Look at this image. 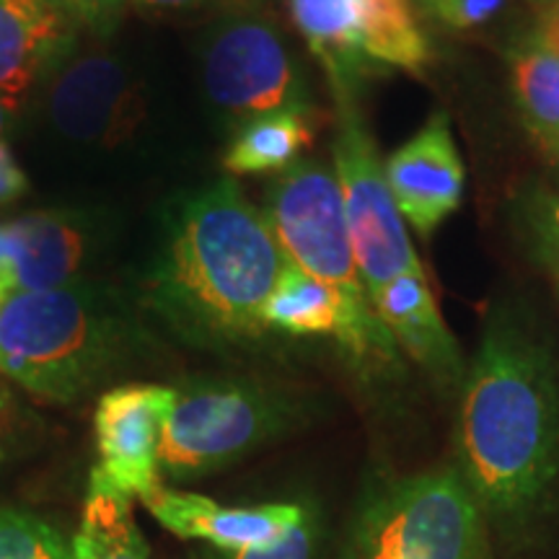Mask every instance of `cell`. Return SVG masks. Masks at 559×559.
<instances>
[{
	"label": "cell",
	"instance_id": "cell-1",
	"mask_svg": "<svg viewBox=\"0 0 559 559\" xmlns=\"http://www.w3.org/2000/svg\"><path fill=\"white\" fill-rule=\"evenodd\" d=\"M459 474L502 539L539 526L559 485V368L519 313L495 311L461 381Z\"/></svg>",
	"mask_w": 559,
	"mask_h": 559
},
{
	"label": "cell",
	"instance_id": "cell-2",
	"mask_svg": "<svg viewBox=\"0 0 559 559\" xmlns=\"http://www.w3.org/2000/svg\"><path fill=\"white\" fill-rule=\"evenodd\" d=\"M283 267L262 207L236 179H218L171 213L145 277V306L192 345H243L267 332L262 311Z\"/></svg>",
	"mask_w": 559,
	"mask_h": 559
},
{
	"label": "cell",
	"instance_id": "cell-3",
	"mask_svg": "<svg viewBox=\"0 0 559 559\" xmlns=\"http://www.w3.org/2000/svg\"><path fill=\"white\" fill-rule=\"evenodd\" d=\"M140 347L122 300L88 280L11 293L0 304V373L39 402L86 400L122 376Z\"/></svg>",
	"mask_w": 559,
	"mask_h": 559
},
{
	"label": "cell",
	"instance_id": "cell-4",
	"mask_svg": "<svg viewBox=\"0 0 559 559\" xmlns=\"http://www.w3.org/2000/svg\"><path fill=\"white\" fill-rule=\"evenodd\" d=\"M283 389L241 376H194L174 383V407L160 443V481L185 485L226 469L298 423Z\"/></svg>",
	"mask_w": 559,
	"mask_h": 559
},
{
	"label": "cell",
	"instance_id": "cell-5",
	"mask_svg": "<svg viewBox=\"0 0 559 559\" xmlns=\"http://www.w3.org/2000/svg\"><path fill=\"white\" fill-rule=\"evenodd\" d=\"M288 5L337 102H358V91L373 79L419 75L430 66L432 47L412 0H288Z\"/></svg>",
	"mask_w": 559,
	"mask_h": 559
},
{
	"label": "cell",
	"instance_id": "cell-6",
	"mask_svg": "<svg viewBox=\"0 0 559 559\" xmlns=\"http://www.w3.org/2000/svg\"><path fill=\"white\" fill-rule=\"evenodd\" d=\"M362 559H485L487 521L459 469L381 487L358 526Z\"/></svg>",
	"mask_w": 559,
	"mask_h": 559
},
{
	"label": "cell",
	"instance_id": "cell-7",
	"mask_svg": "<svg viewBox=\"0 0 559 559\" xmlns=\"http://www.w3.org/2000/svg\"><path fill=\"white\" fill-rule=\"evenodd\" d=\"M202 81L207 99L234 128L275 111H317L288 37L262 11H230L210 24Z\"/></svg>",
	"mask_w": 559,
	"mask_h": 559
},
{
	"label": "cell",
	"instance_id": "cell-8",
	"mask_svg": "<svg viewBox=\"0 0 559 559\" xmlns=\"http://www.w3.org/2000/svg\"><path fill=\"white\" fill-rule=\"evenodd\" d=\"M262 213L285 262L337 290L353 311H373L353 254L334 169L321 160L300 158L272 181Z\"/></svg>",
	"mask_w": 559,
	"mask_h": 559
},
{
	"label": "cell",
	"instance_id": "cell-9",
	"mask_svg": "<svg viewBox=\"0 0 559 559\" xmlns=\"http://www.w3.org/2000/svg\"><path fill=\"white\" fill-rule=\"evenodd\" d=\"M332 156L353 254L366 290L373 293L394 277L423 270L358 102H337Z\"/></svg>",
	"mask_w": 559,
	"mask_h": 559
},
{
	"label": "cell",
	"instance_id": "cell-10",
	"mask_svg": "<svg viewBox=\"0 0 559 559\" xmlns=\"http://www.w3.org/2000/svg\"><path fill=\"white\" fill-rule=\"evenodd\" d=\"M45 107L62 138L111 148L143 122V81L117 55L75 50L47 81Z\"/></svg>",
	"mask_w": 559,
	"mask_h": 559
},
{
	"label": "cell",
	"instance_id": "cell-11",
	"mask_svg": "<svg viewBox=\"0 0 559 559\" xmlns=\"http://www.w3.org/2000/svg\"><path fill=\"white\" fill-rule=\"evenodd\" d=\"M171 407L174 386L164 383H120L96 402V469L135 500L164 485L158 461Z\"/></svg>",
	"mask_w": 559,
	"mask_h": 559
},
{
	"label": "cell",
	"instance_id": "cell-12",
	"mask_svg": "<svg viewBox=\"0 0 559 559\" xmlns=\"http://www.w3.org/2000/svg\"><path fill=\"white\" fill-rule=\"evenodd\" d=\"M389 190L404 223L423 239L436 234L464 200L466 171L445 111H432L428 122L383 160Z\"/></svg>",
	"mask_w": 559,
	"mask_h": 559
},
{
	"label": "cell",
	"instance_id": "cell-13",
	"mask_svg": "<svg viewBox=\"0 0 559 559\" xmlns=\"http://www.w3.org/2000/svg\"><path fill=\"white\" fill-rule=\"evenodd\" d=\"M91 243L94 228L79 210H37L0 221V285L11 296L73 283Z\"/></svg>",
	"mask_w": 559,
	"mask_h": 559
},
{
	"label": "cell",
	"instance_id": "cell-14",
	"mask_svg": "<svg viewBox=\"0 0 559 559\" xmlns=\"http://www.w3.org/2000/svg\"><path fill=\"white\" fill-rule=\"evenodd\" d=\"M140 502L179 539L213 544L221 551H239L275 542L306 515V510L293 502L234 508L166 485L153 487Z\"/></svg>",
	"mask_w": 559,
	"mask_h": 559
},
{
	"label": "cell",
	"instance_id": "cell-15",
	"mask_svg": "<svg viewBox=\"0 0 559 559\" xmlns=\"http://www.w3.org/2000/svg\"><path fill=\"white\" fill-rule=\"evenodd\" d=\"M81 34L60 0H0V94L13 99L50 81Z\"/></svg>",
	"mask_w": 559,
	"mask_h": 559
},
{
	"label": "cell",
	"instance_id": "cell-16",
	"mask_svg": "<svg viewBox=\"0 0 559 559\" xmlns=\"http://www.w3.org/2000/svg\"><path fill=\"white\" fill-rule=\"evenodd\" d=\"M376 317L383 321L391 337L432 381L451 389L461 386L466 366L459 342L440 317L428 277L423 270L394 277L379 290L368 293Z\"/></svg>",
	"mask_w": 559,
	"mask_h": 559
},
{
	"label": "cell",
	"instance_id": "cell-17",
	"mask_svg": "<svg viewBox=\"0 0 559 559\" xmlns=\"http://www.w3.org/2000/svg\"><path fill=\"white\" fill-rule=\"evenodd\" d=\"M317 135V111H275L236 128L223 169L230 177L283 174L298 164Z\"/></svg>",
	"mask_w": 559,
	"mask_h": 559
},
{
	"label": "cell",
	"instance_id": "cell-18",
	"mask_svg": "<svg viewBox=\"0 0 559 559\" xmlns=\"http://www.w3.org/2000/svg\"><path fill=\"white\" fill-rule=\"evenodd\" d=\"M132 500L94 466L81 528L70 536L73 559H148L151 549L132 515Z\"/></svg>",
	"mask_w": 559,
	"mask_h": 559
},
{
	"label": "cell",
	"instance_id": "cell-19",
	"mask_svg": "<svg viewBox=\"0 0 559 559\" xmlns=\"http://www.w3.org/2000/svg\"><path fill=\"white\" fill-rule=\"evenodd\" d=\"M510 88L523 128L559 164V55L526 37L508 55Z\"/></svg>",
	"mask_w": 559,
	"mask_h": 559
},
{
	"label": "cell",
	"instance_id": "cell-20",
	"mask_svg": "<svg viewBox=\"0 0 559 559\" xmlns=\"http://www.w3.org/2000/svg\"><path fill=\"white\" fill-rule=\"evenodd\" d=\"M0 559H73L70 536L52 521L19 508H0Z\"/></svg>",
	"mask_w": 559,
	"mask_h": 559
},
{
	"label": "cell",
	"instance_id": "cell-21",
	"mask_svg": "<svg viewBox=\"0 0 559 559\" xmlns=\"http://www.w3.org/2000/svg\"><path fill=\"white\" fill-rule=\"evenodd\" d=\"M528 230L544 267L559 285V194L539 192L528 202Z\"/></svg>",
	"mask_w": 559,
	"mask_h": 559
},
{
	"label": "cell",
	"instance_id": "cell-22",
	"mask_svg": "<svg viewBox=\"0 0 559 559\" xmlns=\"http://www.w3.org/2000/svg\"><path fill=\"white\" fill-rule=\"evenodd\" d=\"M313 555H317V528H313L311 515L306 513L280 539L262 547L226 551V559H313Z\"/></svg>",
	"mask_w": 559,
	"mask_h": 559
},
{
	"label": "cell",
	"instance_id": "cell-23",
	"mask_svg": "<svg viewBox=\"0 0 559 559\" xmlns=\"http://www.w3.org/2000/svg\"><path fill=\"white\" fill-rule=\"evenodd\" d=\"M29 432L32 423L24 404L19 402L13 383L0 373V469L19 456V451L29 440Z\"/></svg>",
	"mask_w": 559,
	"mask_h": 559
},
{
	"label": "cell",
	"instance_id": "cell-24",
	"mask_svg": "<svg viewBox=\"0 0 559 559\" xmlns=\"http://www.w3.org/2000/svg\"><path fill=\"white\" fill-rule=\"evenodd\" d=\"M502 5H506V0H430V3H425V9L449 29L472 32L498 16Z\"/></svg>",
	"mask_w": 559,
	"mask_h": 559
},
{
	"label": "cell",
	"instance_id": "cell-25",
	"mask_svg": "<svg viewBox=\"0 0 559 559\" xmlns=\"http://www.w3.org/2000/svg\"><path fill=\"white\" fill-rule=\"evenodd\" d=\"M60 3L79 21L83 32L104 39L120 29L124 11L130 9V0H60Z\"/></svg>",
	"mask_w": 559,
	"mask_h": 559
},
{
	"label": "cell",
	"instance_id": "cell-26",
	"mask_svg": "<svg viewBox=\"0 0 559 559\" xmlns=\"http://www.w3.org/2000/svg\"><path fill=\"white\" fill-rule=\"evenodd\" d=\"M26 192H29V179H26L24 169L19 166L9 145L0 140V207L13 205Z\"/></svg>",
	"mask_w": 559,
	"mask_h": 559
},
{
	"label": "cell",
	"instance_id": "cell-27",
	"mask_svg": "<svg viewBox=\"0 0 559 559\" xmlns=\"http://www.w3.org/2000/svg\"><path fill=\"white\" fill-rule=\"evenodd\" d=\"M226 3V0H130L132 9L140 13H153V16H169V13H187L207 9V5Z\"/></svg>",
	"mask_w": 559,
	"mask_h": 559
},
{
	"label": "cell",
	"instance_id": "cell-28",
	"mask_svg": "<svg viewBox=\"0 0 559 559\" xmlns=\"http://www.w3.org/2000/svg\"><path fill=\"white\" fill-rule=\"evenodd\" d=\"M531 37L539 39L544 47H549L551 52L559 55V0L547 5V9H542L539 21H536V29Z\"/></svg>",
	"mask_w": 559,
	"mask_h": 559
},
{
	"label": "cell",
	"instance_id": "cell-29",
	"mask_svg": "<svg viewBox=\"0 0 559 559\" xmlns=\"http://www.w3.org/2000/svg\"><path fill=\"white\" fill-rule=\"evenodd\" d=\"M11 117H13V102L5 99V96L0 94V135H3V132L9 130Z\"/></svg>",
	"mask_w": 559,
	"mask_h": 559
},
{
	"label": "cell",
	"instance_id": "cell-30",
	"mask_svg": "<svg viewBox=\"0 0 559 559\" xmlns=\"http://www.w3.org/2000/svg\"><path fill=\"white\" fill-rule=\"evenodd\" d=\"M528 3L539 5V9H547V5H551V3H557V0H528Z\"/></svg>",
	"mask_w": 559,
	"mask_h": 559
},
{
	"label": "cell",
	"instance_id": "cell-31",
	"mask_svg": "<svg viewBox=\"0 0 559 559\" xmlns=\"http://www.w3.org/2000/svg\"><path fill=\"white\" fill-rule=\"evenodd\" d=\"M5 296H9V293H5V288H3V285H0V304H3V300H5Z\"/></svg>",
	"mask_w": 559,
	"mask_h": 559
},
{
	"label": "cell",
	"instance_id": "cell-32",
	"mask_svg": "<svg viewBox=\"0 0 559 559\" xmlns=\"http://www.w3.org/2000/svg\"><path fill=\"white\" fill-rule=\"evenodd\" d=\"M419 3H423V5H425V3H430V0H419Z\"/></svg>",
	"mask_w": 559,
	"mask_h": 559
}]
</instances>
